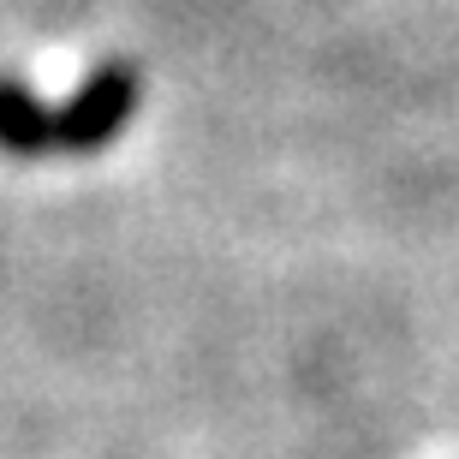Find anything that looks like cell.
<instances>
[{"label": "cell", "mask_w": 459, "mask_h": 459, "mask_svg": "<svg viewBox=\"0 0 459 459\" xmlns=\"http://www.w3.org/2000/svg\"><path fill=\"white\" fill-rule=\"evenodd\" d=\"M60 150V132H54V108L36 96L24 78L0 72V155L13 161H36V155Z\"/></svg>", "instance_id": "cell-2"}, {"label": "cell", "mask_w": 459, "mask_h": 459, "mask_svg": "<svg viewBox=\"0 0 459 459\" xmlns=\"http://www.w3.org/2000/svg\"><path fill=\"white\" fill-rule=\"evenodd\" d=\"M137 102H143V72H137L132 60H102L84 84L72 90L66 108H54L60 155H96V150H108V143L132 126Z\"/></svg>", "instance_id": "cell-1"}]
</instances>
